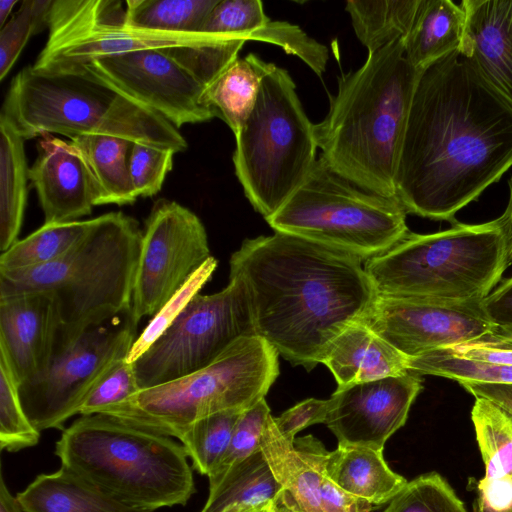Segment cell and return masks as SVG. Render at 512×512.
<instances>
[{
	"instance_id": "cell-1",
	"label": "cell",
	"mask_w": 512,
	"mask_h": 512,
	"mask_svg": "<svg viewBox=\"0 0 512 512\" xmlns=\"http://www.w3.org/2000/svg\"><path fill=\"white\" fill-rule=\"evenodd\" d=\"M512 167V105L459 51L418 71L395 176L407 213L456 214Z\"/></svg>"
},
{
	"instance_id": "cell-2",
	"label": "cell",
	"mask_w": 512,
	"mask_h": 512,
	"mask_svg": "<svg viewBox=\"0 0 512 512\" xmlns=\"http://www.w3.org/2000/svg\"><path fill=\"white\" fill-rule=\"evenodd\" d=\"M362 262L275 232L245 239L229 264L245 286L255 334L310 371L347 326L365 319L378 296Z\"/></svg>"
},
{
	"instance_id": "cell-3",
	"label": "cell",
	"mask_w": 512,
	"mask_h": 512,
	"mask_svg": "<svg viewBox=\"0 0 512 512\" xmlns=\"http://www.w3.org/2000/svg\"><path fill=\"white\" fill-rule=\"evenodd\" d=\"M403 39L368 53L365 63L338 78L324 119L314 124L321 157L359 187L395 196V176L418 76Z\"/></svg>"
},
{
	"instance_id": "cell-4",
	"label": "cell",
	"mask_w": 512,
	"mask_h": 512,
	"mask_svg": "<svg viewBox=\"0 0 512 512\" xmlns=\"http://www.w3.org/2000/svg\"><path fill=\"white\" fill-rule=\"evenodd\" d=\"M142 234L139 223L123 212L100 215L60 259L34 269L0 272V295L51 296L59 323L56 355L86 331L129 313Z\"/></svg>"
},
{
	"instance_id": "cell-5",
	"label": "cell",
	"mask_w": 512,
	"mask_h": 512,
	"mask_svg": "<svg viewBox=\"0 0 512 512\" xmlns=\"http://www.w3.org/2000/svg\"><path fill=\"white\" fill-rule=\"evenodd\" d=\"M1 112L26 139L107 135L175 153L187 141L172 123L86 68L60 73L23 68L11 81Z\"/></svg>"
},
{
	"instance_id": "cell-6",
	"label": "cell",
	"mask_w": 512,
	"mask_h": 512,
	"mask_svg": "<svg viewBox=\"0 0 512 512\" xmlns=\"http://www.w3.org/2000/svg\"><path fill=\"white\" fill-rule=\"evenodd\" d=\"M55 454L61 466L133 507L184 506L196 491L181 443L109 415L77 418L63 430Z\"/></svg>"
},
{
	"instance_id": "cell-7",
	"label": "cell",
	"mask_w": 512,
	"mask_h": 512,
	"mask_svg": "<svg viewBox=\"0 0 512 512\" xmlns=\"http://www.w3.org/2000/svg\"><path fill=\"white\" fill-rule=\"evenodd\" d=\"M510 233L503 214L481 224L409 233L364 263L379 295L448 303L479 302L508 265Z\"/></svg>"
},
{
	"instance_id": "cell-8",
	"label": "cell",
	"mask_w": 512,
	"mask_h": 512,
	"mask_svg": "<svg viewBox=\"0 0 512 512\" xmlns=\"http://www.w3.org/2000/svg\"><path fill=\"white\" fill-rule=\"evenodd\" d=\"M278 352L257 335L243 337L208 366L140 389L98 414L179 439L194 422L227 410H246L278 377Z\"/></svg>"
},
{
	"instance_id": "cell-9",
	"label": "cell",
	"mask_w": 512,
	"mask_h": 512,
	"mask_svg": "<svg viewBox=\"0 0 512 512\" xmlns=\"http://www.w3.org/2000/svg\"><path fill=\"white\" fill-rule=\"evenodd\" d=\"M235 140V174L250 204L267 219L302 185L317 161L314 124L287 70L271 63Z\"/></svg>"
},
{
	"instance_id": "cell-10",
	"label": "cell",
	"mask_w": 512,
	"mask_h": 512,
	"mask_svg": "<svg viewBox=\"0 0 512 512\" xmlns=\"http://www.w3.org/2000/svg\"><path fill=\"white\" fill-rule=\"evenodd\" d=\"M399 198L365 190L321 157L302 185L269 218L275 232L295 235L367 261L408 233Z\"/></svg>"
},
{
	"instance_id": "cell-11",
	"label": "cell",
	"mask_w": 512,
	"mask_h": 512,
	"mask_svg": "<svg viewBox=\"0 0 512 512\" xmlns=\"http://www.w3.org/2000/svg\"><path fill=\"white\" fill-rule=\"evenodd\" d=\"M118 0H53L47 42L32 68L44 73L76 71L94 60L145 49L232 45L233 33H172L126 23Z\"/></svg>"
},
{
	"instance_id": "cell-12",
	"label": "cell",
	"mask_w": 512,
	"mask_h": 512,
	"mask_svg": "<svg viewBox=\"0 0 512 512\" xmlns=\"http://www.w3.org/2000/svg\"><path fill=\"white\" fill-rule=\"evenodd\" d=\"M256 335L245 286L229 274L219 292L196 294L174 323L133 363L141 389L211 364L237 340Z\"/></svg>"
},
{
	"instance_id": "cell-13",
	"label": "cell",
	"mask_w": 512,
	"mask_h": 512,
	"mask_svg": "<svg viewBox=\"0 0 512 512\" xmlns=\"http://www.w3.org/2000/svg\"><path fill=\"white\" fill-rule=\"evenodd\" d=\"M129 318L124 323L94 327L54 356L35 379L19 385L21 402L32 425L40 432L64 430L65 422L79 410L92 390L135 341Z\"/></svg>"
},
{
	"instance_id": "cell-14",
	"label": "cell",
	"mask_w": 512,
	"mask_h": 512,
	"mask_svg": "<svg viewBox=\"0 0 512 512\" xmlns=\"http://www.w3.org/2000/svg\"><path fill=\"white\" fill-rule=\"evenodd\" d=\"M206 229L187 207L156 201L145 221L129 320L154 316L210 258Z\"/></svg>"
},
{
	"instance_id": "cell-15",
	"label": "cell",
	"mask_w": 512,
	"mask_h": 512,
	"mask_svg": "<svg viewBox=\"0 0 512 512\" xmlns=\"http://www.w3.org/2000/svg\"><path fill=\"white\" fill-rule=\"evenodd\" d=\"M84 68L178 129L218 117L206 102V87L160 49L108 56Z\"/></svg>"
},
{
	"instance_id": "cell-16",
	"label": "cell",
	"mask_w": 512,
	"mask_h": 512,
	"mask_svg": "<svg viewBox=\"0 0 512 512\" xmlns=\"http://www.w3.org/2000/svg\"><path fill=\"white\" fill-rule=\"evenodd\" d=\"M362 322L409 358L497 333L480 301L448 303L378 294Z\"/></svg>"
},
{
	"instance_id": "cell-17",
	"label": "cell",
	"mask_w": 512,
	"mask_h": 512,
	"mask_svg": "<svg viewBox=\"0 0 512 512\" xmlns=\"http://www.w3.org/2000/svg\"><path fill=\"white\" fill-rule=\"evenodd\" d=\"M423 388L422 375H403L341 386L329 398L325 424L338 445L383 451L386 441L405 425Z\"/></svg>"
},
{
	"instance_id": "cell-18",
	"label": "cell",
	"mask_w": 512,
	"mask_h": 512,
	"mask_svg": "<svg viewBox=\"0 0 512 512\" xmlns=\"http://www.w3.org/2000/svg\"><path fill=\"white\" fill-rule=\"evenodd\" d=\"M263 452L282 488L279 505L290 512H372L375 506L341 490L326 475L327 450L312 435L284 438L271 416L260 440Z\"/></svg>"
},
{
	"instance_id": "cell-19",
	"label": "cell",
	"mask_w": 512,
	"mask_h": 512,
	"mask_svg": "<svg viewBox=\"0 0 512 512\" xmlns=\"http://www.w3.org/2000/svg\"><path fill=\"white\" fill-rule=\"evenodd\" d=\"M58 331V317L50 295H0V349L9 359L19 385L48 368L55 355Z\"/></svg>"
},
{
	"instance_id": "cell-20",
	"label": "cell",
	"mask_w": 512,
	"mask_h": 512,
	"mask_svg": "<svg viewBox=\"0 0 512 512\" xmlns=\"http://www.w3.org/2000/svg\"><path fill=\"white\" fill-rule=\"evenodd\" d=\"M38 141V156L29 168L44 223L77 221L95 206L96 187L78 149L71 141L44 134Z\"/></svg>"
},
{
	"instance_id": "cell-21",
	"label": "cell",
	"mask_w": 512,
	"mask_h": 512,
	"mask_svg": "<svg viewBox=\"0 0 512 512\" xmlns=\"http://www.w3.org/2000/svg\"><path fill=\"white\" fill-rule=\"evenodd\" d=\"M465 28L459 51L512 105V0H463Z\"/></svg>"
},
{
	"instance_id": "cell-22",
	"label": "cell",
	"mask_w": 512,
	"mask_h": 512,
	"mask_svg": "<svg viewBox=\"0 0 512 512\" xmlns=\"http://www.w3.org/2000/svg\"><path fill=\"white\" fill-rule=\"evenodd\" d=\"M409 357L363 322L347 326L330 344L322 363L339 387L409 372Z\"/></svg>"
},
{
	"instance_id": "cell-23",
	"label": "cell",
	"mask_w": 512,
	"mask_h": 512,
	"mask_svg": "<svg viewBox=\"0 0 512 512\" xmlns=\"http://www.w3.org/2000/svg\"><path fill=\"white\" fill-rule=\"evenodd\" d=\"M16 498L25 512H154L120 501L64 466L38 475Z\"/></svg>"
},
{
	"instance_id": "cell-24",
	"label": "cell",
	"mask_w": 512,
	"mask_h": 512,
	"mask_svg": "<svg viewBox=\"0 0 512 512\" xmlns=\"http://www.w3.org/2000/svg\"><path fill=\"white\" fill-rule=\"evenodd\" d=\"M208 479L209 496L201 512H255L278 504L282 494L261 450Z\"/></svg>"
},
{
	"instance_id": "cell-25",
	"label": "cell",
	"mask_w": 512,
	"mask_h": 512,
	"mask_svg": "<svg viewBox=\"0 0 512 512\" xmlns=\"http://www.w3.org/2000/svg\"><path fill=\"white\" fill-rule=\"evenodd\" d=\"M324 470L341 490L375 506L388 503L408 482L389 468L383 451L367 447L338 445L327 451Z\"/></svg>"
},
{
	"instance_id": "cell-26",
	"label": "cell",
	"mask_w": 512,
	"mask_h": 512,
	"mask_svg": "<svg viewBox=\"0 0 512 512\" xmlns=\"http://www.w3.org/2000/svg\"><path fill=\"white\" fill-rule=\"evenodd\" d=\"M465 12L451 0H419L409 32L403 38L405 56L420 70L459 49Z\"/></svg>"
},
{
	"instance_id": "cell-27",
	"label": "cell",
	"mask_w": 512,
	"mask_h": 512,
	"mask_svg": "<svg viewBox=\"0 0 512 512\" xmlns=\"http://www.w3.org/2000/svg\"><path fill=\"white\" fill-rule=\"evenodd\" d=\"M0 252L17 240L27 202V166L24 141L7 115H0Z\"/></svg>"
},
{
	"instance_id": "cell-28",
	"label": "cell",
	"mask_w": 512,
	"mask_h": 512,
	"mask_svg": "<svg viewBox=\"0 0 512 512\" xmlns=\"http://www.w3.org/2000/svg\"><path fill=\"white\" fill-rule=\"evenodd\" d=\"M70 141L82 155L95 183V206L133 204L137 200L129 172L132 142L107 135H85Z\"/></svg>"
},
{
	"instance_id": "cell-29",
	"label": "cell",
	"mask_w": 512,
	"mask_h": 512,
	"mask_svg": "<svg viewBox=\"0 0 512 512\" xmlns=\"http://www.w3.org/2000/svg\"><path fill=\"white\" fill-rule=\"evenodd\" d=\"M271 66L254 53L232 62L205 90L206 102L232 130H240L251 114L262 79Z\"/></svg>"
},
{
	"instance_id": "cell-30",
	"label": "cell",
	"mask_w": 512,
	"mask_h": 512,
	"mask_svg": "<svg viewBox=\"0 0 512 512\" xmlns=\"http://www.w3.org/2000/svg\"><path fill=\"white\" fill-rule=\"evenodd\" d=\"M93 219L44 223L0 255V272L34 269L67 254L90 230Z\"/></svg>"
},
{
	"instance_id": "cell-31",
	"label": "cell",
	"mask_w": 512,
	"mask_h": 512,
	"mask_svg": "<svg viewBox=\"0 0 512 512\" xmlns=\"http://www.w3.org/2000/svg\"><path fill=\"white\" fill-rule=\"evenodd\" d=\"M419 0H348L346 11L368 53L403 39L412 25Z\"/></svg>"
},
{
	"instance_id": "cell-32",
	"label": "cell",
	"mask_w": 512,
	"mask_h": 512,
	"mask_svg": "<svg viewBox=\"0 0 512 512\" xmlns=\"http://www.w3.org/2000/svg\"><path fill=\"white\" fill-rule=\"evenodd\" d=\"M219 0H127L126 23L134 28L201 33Z\"/></svg>"
},
{
	"instance_id": "cell-33",
	"label": "cell",
	"mask_w": 512,
	"mask_h": 512,
	"mask_svg": "<svg viewBox=\"0 0 512 512\" xmlns=\"http://www.w3.org/2000/svg\"><path fill=\"white\" fill-rule=\"evenodd\" d=\"M485 478L512 475V415L493 401L476 397L471 410Z\"/></svg>"
},
{
	"instance_id": "cell-34",
	"label": "cell",
	"mask_w": 512,
	"mask_h": 512,
	"mask_svg": "<svg viewBox=\"0 0 512 512\" xmlns=\"http://www.w3.org/2000/svg\"><path fill=\"white\" fill-rule=\"evenodd\" d=\"M245 411V410H244ZM243 410H227L204 417L180 436L194 469L209 477L219 466Z\"/></svg>"
},
{
	"instance_id": "cell-35",
	"label": "cell",
	"mask_w": 512,
	"mask_h": 512,
	"mask_svg": "<svg viewBox=\"0 0 512 512\" xmlns=\"http://www.w3.org/2000/svg\"><path fill=\"white\" fill-rule=\"evenodd\" d=\"M39 440L40 431L25 414L17 377L0 349V448L16 452L37 445Z\"/></svg>"
},
{
	"instance_id": "cell-36",
	"label": "cell",
	"mask_w": 512,
	"mask_h": 512,
	"mask_svg": "<svg viewBox=\"0 0 512 512\" xmlns=\"http://www.w3.org/2000/svg\"><path fill=\"white\" fill-rule=\"evenodd\" d=\"M408 369L462 382L512 384V366L468 360L443 348L409 358Z\"/></svg>"
},
{
	"instance_id": "cell-37",
	"label": "cell",
	"mask_w": 512,
	"mask_h": 512,
	"mask_svg": "<svg viewBox=\"0 0 512 512\" xmlns=\"http://www.w3.org/2000/svg\"><path fill=\"white\" fill-rule=\"evenodd\" d=\"M382 512H467L448 481L437 472L407 482Z\"/></svg>"
},
{
	"instance_id": "cell-38",
	"label": "cell",
	"mask_w": 512,
	"mask_h": 512,
	"mask_svg": "<svg viewBox=\"0 0 512 512\" xmlns=\"http://www.w3.org/2000/svg\"><path fill=\"white\" fill-rule=\"evenodd\" d=\"M53 0H25L0 30V80L8 75L31 36L48 27Z\"/></svg>"
},
{
	"instance_id": "cell-39",
	"label": "cell",
	"mask_w": 512,
	"mask_h": 512,
	"mask_svg": "<svg viewBox=\"0 0 512 512\" xmlns=\"http://www.w3.org/2000/svg\"><path fill=\"white\" fill-rule=\"evenodd\" d=\"M216 267L217 260L212 256L152 317L151 321L131 346L126 357L129 363H134L138 360L174 323L191 299L198 294L203 286L210 280Z\"/></svg>"
},
{
	"instance_id": "cell-40",
	"label": "cell",
	"mask_w": 512,
	"mask_h": 512,
	"mask_svg": "<svg viewBox=\"0 0 512 512\" xmlns=\"http://www.w3.org/2000/svg\"><path fill=\"white\" fill-rule=\"evenodd\" d=\"M174 154L171 149L132 143L128 163L137 197H151L161 190L166 175L172 169Z\"/></svg>"
},
{
	"instance_id": "cell-41",
	"label": "cell",
	"mask_w": 512,
	"mask_h": 512,
	"mask_svg": "<svg viewBox=\"0 0 512 512\" xmlns=\"http://www.w3.org/2000/svg\"><path fill=\"white\" fill-rule=\"evenodd\" d=\"M271 416L265 398L243 411L222 461L209 477L260 451V440Z\"/></svg>"
},
{
	"instance_id": "cell-42",
	"label": "cell",
	"mask_w": 512,
	"mask_h": 512,
	"mask_svg": "<svg viewBox=\"0 0 512 512\" xmlns=\"http://www.w3.org/2000/svg\"><path fill=\"white\" fill-rule=\"evenodd\" d=\"M138 385L133 363L126 358L120 360L92 390L82 404L79 415H93L115 405L137 393Z\"/></svg>"
},
{
	"instance_id": "cell-43",
	"label": "cell",
	"mask_w": 512,
	"mask_h": 512,
	"mask_svg": "<svg viewBox=\"0 0 512 512\" xmlns=\"http://www.w3.org/2000/svg\"><path fill=\"white\" fill-rule=\"evenodd\" d=\"M328 411L329 399L309 398L286 410L279 417H274V421L280 434L294 442L296 434L304 428L317 423L325 424Z\"/></svg>"
},
{
	"instance_id": "cell-44",
	"label": "cell",
	"mask_w": 512,
	"mask_h": 512,
	"mask_svg": "<svg viewBox=\"0 0 512 512\" xmlns=\"http://www.w3.org/2000/svg\"><path fill=\"white\" fill-rule=\"evenodd\" d=\"M446 349L468 360L512 366V342L496 334L486 335Z\"/></svg>"
},
{
	"instance_id": "cell-45",
	"label": "cell",
	"mask_w": 512,
	"mask_h": 512,
	"mask_svg": "<svg viewBox=\"0 0 512 512\" xmlns=\"http://www.w3.org/2000/svg\"><path fill=\"white\" fill-rule=\"evenodd\" d=\"M480 307L496 327L497 335L512 334V276L482 299Z\"/></svg>"
},
{
	"instance_id": "cell-46",
	"label": "cell",
	"mask_w": 512,
	"mask_h": 512,
	"mask_svg": "<svg viewBox=\"0 0 512 512\" xmlns=\"http://www.w3.org/2000/svg\"><path fill=\"white\" fill-rule=\"evenodd\" d=\"M478 495L497 511H512V475L499 478L483 477L477 484Z\"/></svg>"
},
{
	"instance_id": "cell-47",
	"label": "cell",
	"mask_w": 512,
	"mask_h": 512,
	"mask_svg": "<svg viewBox=\"0 0 512 512\" xmlns=\"http://www.w3.org/2000/svg\"><path fill=\"white\" fill-rule=\"evenodd\" d=\"M460 385L475 398L489 399L512 415V384L462 382Z\"/></svg>"
},
{
	"instance_id": "cell-48",
	"label": "cell",
	"mask_w": 512,
	"mask_h": 512,
	"mask_svg": "<svg viewBox=\"0 0 512 512\" xmlns=\"http://www.w3.org/2000/svg\"><path fill=\"white\" fill-rule=\"evenodd\" d=\"M0 512H25L17 498L8 490L2 473L0 474Z\"/></svg>"
},
{
	"instance_id": "cell-49",
	"label": "cell",
	"mask_w": 512,
	"mask_h": 512,
	"mask_svg": "<svg viewBox=\"0 0 512 512\" xmlns=\"http://www.w3.org/2000/svg\"><path fill=\"white\" fill-rule=\"evenodd\" d=\"M503 216L505 217L508 227H509V233H510V244H509V253H508V265L512 264V178L509 181V200L508 205L503 213Z\"/></svg>"
},
{
	"instance_id": "cell-50",
	"label": "cell",
	"mask_w": 512,
	"mask_h": 512,
	"mask_svg": "<svg viewBox=\"0 0 512 512\" xmlns=\"http://www.w3.org/2000/svg\"><path fill=\"white\" fill-rule=\"evenodd\" d=\"M17 0H0V27L2 28L7 22L13 7L16 5Z\"/></svg>"
},
{
	"instance_id": "cell-51",
	"label": "cell",
	"mask_w": 512,
	"mask_h": 512,
	"mask_svg": "<svg viewBox=\"0 0 512 512\" xmlns=\"http://www.w3.org/2000/svg\"><path fill=\"white\" fill-rule=\"evenodd\" d=\"M473 512H512V511H497L488 506L482 498L477 495L473 503Z\"/></svg>"
},
{
	"instance_id": "cell-52",
	"label": "cell",
	"mask_w": 512,
	"mask_h": 512,
	"mask_svg": "<svg viewBox=\"0 0 512 512\" xmlns=\"http://www.w3.org/2000/svg\"><path fill=\"white\" fill-rule=\"evenodd\" d=\"M277 506H278V504L269 505L267 507H264L262 509L255 511V512H275Z\"/></svg>"
},
{
	"instance_id": "cell-53",
	"label": "cell",
	"mask_w": 512,
	"mask_h": 512,
	"mask_svg": "<svg viewBox=\"0 0 512 512\" xmlns=\"http://www.w3.org/2000/svg\"><path fill=\"white\" fill-rule=\"evenodd\" d=\"M498 336L501 337L502 339L506 340V341L512 342V334H509V335H498Z\"/></svg>"
},
{
	"instance_id": "cell-54",
	"label": "cell",
	"mask_w": 512,
	"mask_h": 512,
	"mask_svg": "<svg viewBox=\"0 0 512 512\" xmlns=\"http://www.w3.org/2000/svg\"><path fill=\"white\" fill-rule=\"evenodd\" d=\"M275 512H290V511H288L287 509H285L284 507H282V506H280L278 504V506L276 507Z\"/></svg>"
}]
</instances>
